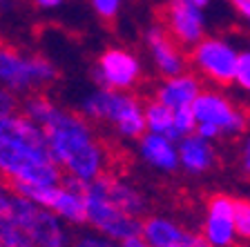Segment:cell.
<instances>
[{
	"label": "cell",
	"mask_w": 250,
	"mask_h": 247,
	"mask_svg": "<svg viewBox=\"0 0 250 247\" xmlns=\"http://www.w3.org/2000/svg\"><path fill=\"white\" fill-rule=\"evenodd\" d=\"M25 116L42 129L47 147L61 171L69 178L89 183L105 171V152L85 116L58 107L49 98L29 96L22 105Z\"/></svg>",
	"instance_id": "cell-1"
},
{
	"label": "cell",
	"mask_w": 250,
	"mask_h": 247,
	"mask_svg": "<svg viewBox=\"0 0 250 247\" xmlns=\"http://www.w3.org/2000/svg\"><path fill=\"white\" fill-rule=\"evenodd\" d=\"M0 178L21 185L62 183V171L49 154L42 129L27 116L0 118Z\"/></svg>",
	"instance_id": "cell-2"
},
{
	"label": "cell",
	"mask_w": 250,
	"mask_h": 247,
	"mask_svg": "<svg viewBox=\"0 0 250 247\" xmlns=\"http://www.w3.org/2000/svg\"><path fill=\"white\" fill-rule=\"evenodd\" d=\"M83 114L89 120L109 123L123 138H141L146 134L143 105L127 92L114 89H96L83 103Z\"/></svg>",
	"instance_id": "cell-3"
},
{
	"label": "cell",
	"mask_w": 250,
	"mask_h": 247,
	"mask_svg": "<svg viewBox=\"0 0 250 247\" xmlns=\"http://www.w3.org/2000/svg\"><path fill=\"white\" fill-rule=\"evenodd\" d=\"M58 72L42 56L25 54L0 40V87L11 94L41 89L56 80Z\"/></svg>",
	"instance_id": "cell-4"
},
{
	"label": "cell",
	"mask_w": 250,
	"mask_h": 247,
	"mask_svg": "<svg viewBox=\"0 0 250 247\" xmlns=\"http://www.w3.org/2000/svg\"><path fill=\"white\" fill-rule=\"evenodd\" d=\"M81 191H83V201H85V223L92 229H96V234L119 243L127 241L132 236H139L141 232L139 218L125 214L114 203H109L92 180L83 183Z\"/></svg>",
	"instance_id": "cell-5"
},
{
	"label": "cell",
	"mask_w": 250,
	"mask_h": 247,
	"mask_svg": "<svg viewBox=\"0 0 250 247\" xmlns=\"http://www.w3.org/2000/svg\"><path fill=\"white\" fill-rule=\"evenodd\" d=\"M9 216L27 234L34 247H69V234L54 211L27 201L25 196H11Z\"/></svg>",
	"instance_id": "cell-6"
},
{
	"label": "cell",
	"mask_w": 250,
	"mask_h": 247,
	"mask_svg": "<svg viewBox=\"0 0 250 247\" xmlns=\"http://www.w3.org/2000/svg\"><path fill=\"white\" fill-rule=\"evenodd\" d=\"M237 56L239 52L224 38H201L197 45H192L190 62L203 78H208L214 85L228 87L234 82Z\"/></svg>",
	"instance_id": "cell-7"
},
{
	"label": "cell",
	"mask_w": 250,
	"mask_h": 247,
	"mask_svg": "<svg viewBox=\"0 0 250 247\" xmlns=\"http://www.w3.org/2000/svg\"><path fill=\"white\" fill-rule=\"evenodd\" d=\"M197 125H210L219 136H239L248 127V114L219 92H203L190 105Z\"/></svg>",
	"instance_id": "cell-8"
},
{
	"label": "cell",
	"mask_w": 250,
	"mask_h": 247,
	"mask_svg": "<svg viewBox=\"0 0 250 247\" xmlns=\"http://www.w3.org/2000/svg\"><path fill=\"white\" fill-rule=\"evenodd\" d=\"M94 78L101 87L114 89V92H127L139 82L141 78V62L127 49L109 47L101 54L94 67Z\"/></svg>",
	"instance_id": "cell-9"
},
{
	"label": "cell",
	"mask_w": 250,
	"mask_h": 247,
	"mask_svg": "<svg viewBox=\"0 0 250 247\" xmlns=\"http://www.w3.org/2000/svg\"><path fill=\"white\" fill-rule=\"evenodd\" d=\"M210 247H232L234 232V198L228 194H212L206 203L203 234Z\"/></svg>",
	"instance_id": "cell-10"
},
{
	"label": "cell",
	"mask_w": 250,
	"mask_h": 247,
	"mask_svg": "<svg viewBox=\"0 0 250 247\" xmlns=\"http://www.w3.org/2000/svg\"><path fill=\"white\" fill-rule=\"evenodd\" d=\"M166 31L179 47H192L206 36L203 11L186 0H172L166 7Z\"/></svg>",
	"instance_id": "cell-11"
},
{
	"label": "cell",
	"mask_w": 250,
	"mask_h": 247,
	"mask_svg": "<svg viewBox=\"0 0 250 247\" xmlns=\"http://www.w3.org/2000/svg\"><path fill=\"white\" fill-rule=\"evenodd\" d=\"M139 236L152 247H210L201 234L166 216H150L143 221Z\"/></svg>",
	"instance_id": "cell-12"
},
{
	"label": "cell",
	"mask_w": 250,
	"mask_h": 247,
	"mask_svg": "<svg viewBox=\"0 0 250 247\" xmlns=\"http://www.w3.org/2000/svg\"><path fill=\"white\" fill-rule=\"evenodd\" d=\"M146 42L150 47L152 60H154L156 69L163 74L166 78L170 76H179L186 72V56L181 54L179 45L170 38V34L166 31V27H150L146 31Z\"/></svg>",
	"instance_id": "cell-13"
},
{
	"label": "cell",
	"mask_w": 250,
	"mask_h": 247,
	"mask_svg": "<svg viewBox=\"0 0 250 247\" xmlns=\"http://www.w3.org/2000/svg\"><path fill=\"white\" fill-rule=\"evenodd\" d=\"M92 183L99 187V191L109 203H114L119 209H123L125 214H130V216L139 218L141 214L147 209L146 196L141 194L132 183H127V180H121V178H116V176H109L103 171V174L96 176Z\"/></svg>",
	"instance_id": "cell-14"
},
{
	"label": "cell",
	"mask_w": 250,
	"mask_h": 247,
	"mask_svg": "<svg viewBox=\"0 0 250 247\" xmlns=\"http://www.w3.org/2000/svg\"><path fill=\"white\" fill-rule=\"evenodd\" d=\"M177 152H179V167L188 171V174H206L214 167L217 163V154H214L210 140L201 138L197 134L183 136L177 140Z\"/></svg>",
	"instance_id": "cell-15"
},
{
	"label": "cell",
	"mask_w": 250,
	"mask_h": 247,
	"mask_svg": "<svg viewBox=\"0 0 250 247\" xmlns=\"http://www.w3.org/2000/svg\"><path fill=\"white\" fill-rule=\"evenodd\" d=\"M201 94V82L192 74H179V76L166 78L161 87L156 89V98L161 105H166L167 109H179V107H190L194 103V98Z\"/></svg>",
	"instance_id": "cell-16"
},
{
	"label": "cell",
	"mask_w": 250,
	"mask_h": 247,
	"mask_svg": "<svg viewBox=\"0 0 250 247\" xmlns=\"http://www.w3.org/2000/svg\"><path fill=\"white\" fill-rule=\"evenodd\" d=\"M139 154H141V158L150 165V167H154V170H159V171L179 170L177 143L170 140V138H166V136L146 132V134L141 136Z\"/></svg>",
	"instance_id": "cell-17"
},
{
	"label": "cell",
	"mask_w": 250,
	"mask_h": 247,
	"mask_svg": "<svg viewBox=\"0 0 250 247\" xmlns=\"http://www.w3.org/2000/svg\"><path fill=\"white\" fill-rule=\"evenodd\" d=\"M143 118H146V129L150 134H159L177 143V134H174V123H172V109L161 105L159 100H152L143 107Z\"/></svg>",
	"instance_id": "cell-18"
},
{
	"label": "cell",
	"mask_w": 250,
	"mask_h": 247,
	"mask_svg": "<svg viewBox=\"0 0 250 247\" xmlns=\"http://www.w3.org/2000/svg\"><path fill=\"white\" fill-rule=\"evenodd\" d=\"M172 123H174V134H177V138L194 134V129H197V118H194L192 107L174 109V112H172Z\"/></svg>",
	"instance_id": "cell-19"
},
{
	"label": "cell",
	"mask_w": 250,
	"mask_h": 247,
	"mask_svg": "<svg viewBox=\"0 0 250 247\" xmlns=\"http://www.w3.org/2000/svg\"><path fill=\"white\" fill-rule=\"evenodd\" d=\"M234 232L239 238L250 241V201L234 198Z\"/></svg>",
	"instance_id": "cell-20"
},
{
	"label": "cell",
	"mask_w": 250,
	"mask_h": 247,
	"mask_svg": "<svg viewBox=\"0 0 250 247\" xmlns=\"http://www.w3.org/2000/svg\"><path fill=\"white\" fill-rule=\"evenodd\" d=\"M234 82H237L244 92H250V52H241L239 56H237Z\"/></svg>",
	"instance_id": "cell-21"
},
{
	"label": "cell",
	"mask_w": 250,
	"mask_h": 247,
	"mask_svg": "<svg viewBox=\"0 0 250 247\" xmlns=\"http://www.w3.org/2000/svg\"><path fill=\"white\" fill-rule=\"evenodd\" d=\"M72 247H123L119 241H112L107 236H101V234H81V236L74 241Z\"/></svg>",
	"instance_id": "cell-22"
},
{
	"label": "cell",
	"mask_w": 250,
	"mask_h": 247,
	"mask_svg": "<svg viewBox=\"0 0 250 247\" xmlns=\"http://www.w3.org/2000/svg\"><path fill=\"white\" fill-rule=\"evenodd\" d=\"M123 0H92V9L99 14V18L103 20H114L116 14L121 9Z\"/></svg>",
	"instance_id": "cell-23"
},
{
	"label": "cell",
	"mask_w": 250,
	"mask_h": 247,
	"mask_svg": "<svg viewBox=\"0 0 250 247\" xmlns=\"http://www.w3.org/2000/svg\"><path fill=\"white\" fill-rule=\"evenodd\" d=\"M16 107H18V100H16V96L11 92H7V89L0 87V118L11 116V114L16 112Z\"/></svg>",
	"instance_id": "cell-24"
},
{
	"label": "cell",
	"mask_w": 250,
	"mask_h": 247,
	"mask_svg": "<svg viewBox=\"0 0 250 247\" xmlns=\"http://www.w3.org/2000/svg\"><path fill=\"white\" fill-rule=\"evenodd\" d=\"M241 165H244V171L250 176V138L246 140L244 152H241Z\"/></svg>",
	"instance_id": "cell-25"
},
{
	"label": "cell",
	"mask_w": 250,
	"mask_h": 247,
	"mask_svg": "<svg viewBox=\"0 0 250 247\" xmlns=\"http://www.w3.org/2000/svg\"><path fill=\"white\" fill-rule=\"evenodd\" d=\"M234 7L246 20H250V0H234Z\"/></svg>",
	"instance_id": "cell-26"
},
{
	"label": "cell",
	"mask_w": 250,
	"mask_h": 247,
	"mask_svg": "<svg viewBox=\"0 0 250 247\" xmlns=\"http://www.w3.org/2000/svg\"><path fill=\"white\" fill-rule=\"evenodd\" d=\"M121 245H123V247H152V245H147V243L143 241L141 236H132V238H127V241H123Z\"/></svg>",
	"instance_id": "cell-27"
},
{
	"label": "cell",
	"mask_w": 250,
	"mask_h": 247,
	"mask_svg": "<svg viewBox=\"0 0 250 247\" xmlns=\"http://www.w3.org/2000/svg\"><path fill=\"white\" fill-rule=\"evenodd\" d=\"M38 7H42V9H54V7H58L62 2V0H34Z\"/></svg>",
	"instance_id": "cell-28"
},
{
	"label": "cell",
	"mask_w": 250,
	"mask_h": 247,
	"mask_svg": "<svg viewBox=\"0 0 250 247\" xmlns=\"http://www.w3.org/2000/svg\"><path fill=\"white\" fill-rule=\"evenodd\" d=\"M186 2H190V5L199 7V9H203V7H208V5H210V0H186Z\"/></svg>",
	"instance_id": "cell-29"
},
{
	"label": "cell",
	"mask_w": 250,
	"mask_h": 247,
	"mask_svg": "<svg viewBox=\"0 0 250 247\" xmlns=\"http://www.w3.org/2000/svg\"><path fill=\"white\" fill-rule=\"evenodd\" d=\"M230 2H234V0H230Z\"/></svg>",
	"instance_id": "cell-30"
}]
</instances>
